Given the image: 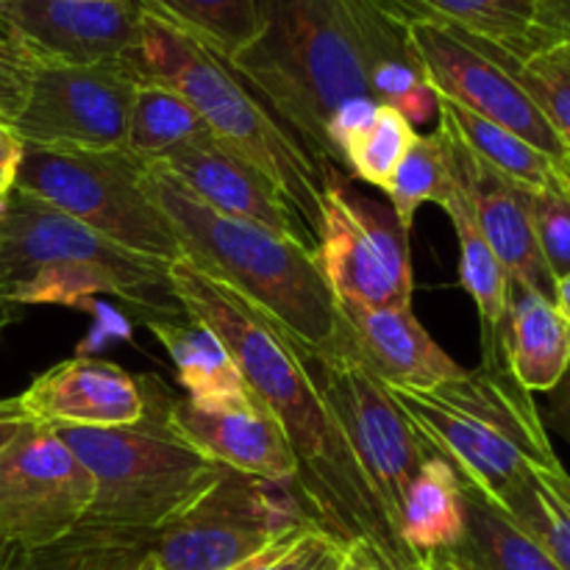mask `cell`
Here are the masks:
<instances>
[{
    "label": "cell",
    "instance_id": "1",
    "mask_svg": "<svg viewBox=\"0 0 570 570\" xmlns=\"http://www.w3.org/2000/svg\"><path fill=\"white\" fill-rule=\"evenodd\" d=\"M170 282L184 312L228 345L250 393L287 434L298 462L289 488L301 512L340 546L371 543L390 570H423L395 534L343 429L312 384L295 348V334L187 259L170 262Z\"/></svg>",
    "mask_w": 570,
    "mask_h": 570
},
{
    "label": "cell",
    "instance_id": "2",
    "mask_svg": "<svg viewBox=\"0 0 570 570\" xmlns=\"http://www.w3.org/2000/svg\"><path fill=\"white\" fill-rule=\"evenodd\" d=\"M259 37L228 67L328 170L334 117L356 100H376V72L412 56L404 20L384 0H259Z\"/></svg>",
    "mask_w": 570,
    "mask_h": 570
},
{
    "label": "cell",
    "instance_id": "3",
    "mask_svg": "<svg viewBox=\"0 0 570 570\" xmlns=\"http://www.w3.org/2000/svg\"><path fill=\"white\" fill-rule=\"evenodd\" d=\"M0 295L17 306L111 295L142 323L187 315L167 262L134 254L14 187L0 198Z\"/></svg>",
    "mask_w": 570,
    "mask_h": 570
},
{
    "label": "cell",
    "instance_id": "4",
    "mask_svg": "<svg viewBox=\"0 0 570 570\" xmlns=\"http://www.w3.org/2000/svg\"><path fill=\"white\" fill-rule=\"evenodd\" d=\"M142 187L170 223L181 259L237 289L301 343L326 345L332 340L337 328L334 295L309 245L212 209L154 161L145 165Z\"/></svg>",
    "mask_w": 570,
    "mask_h": 570
},
{
    "label": "cell",
    "instance_id": "5",
    "mask_svg": "<svg viewBox=\"0 0 570 570\" xmlns=\"http://www.w3.org/2000/svg\"><path fill=\"white\" fill-rule=\"evenodd\" d=\"M387 393L460 482L501 510L515 501L534 468L560 462L532 393L504 360L465 367L460 379L434 390Z\"/></svg>",
    "mask_w": 570,
    "mask_h": 570
},
{
    "label": "cell",
    "instance_id": "6",
    "mask_svg": "<svg viewBox=\"0 0 570 570\" xmlns=\"http://www.w3.org/2000/svg\"><path fill=\"white\" fill-rule=\"evenodd\" d=\"M131 67L139 81L161 83L181 95L223 148L265 173L315 243L326 170L284 131L228 61L142 9V33Z\"/></svg>",
    "mask_w": 570,
    "mask_h": 570
},
{
    "label": "cell",
    "instance_id": "7",
    "mask_svg": "<svg viewBox=\"0 0 570 570\" xmlns=\"http://www.w3.org/2000/svg\"><path fill=\"white\" fill-rule=\"evenodd\" d=\"M148 410L131 426L56 429L95 482L81 527L156 534L193 510L226 468L206 460L167 421L170 390L142 376Z\"/></svg>",
    "mask_w": 570,
    "mask_h": 570
},
{
    "label": "cell",
    "instance_id": "8",
    "mask_svg": "<svg viewBox=\"0 0 570 570\" xmlns=\"http://www.w3.org/2000/svg\"><path fill=\"white\" fill-rule=\"evenodd\" d=\"M145 161L128 148L78 150L22 145L14 189L45 200L111 243L150 256L181 259L170 223L142 187Z\"/></svg>",
    "mask_w": 570,
    "mask_h": 570
},
{
    "label": "cell",
    "instance_id": "9",
    "mask_svg": "<svg viewBox=\"0 0 570 570\" xmlns=\"http://www.w3.org/2000/svg\"><path fill=\"white\" fill-rule=\"evenodd\" d=\"M295 348L399 534L406 490L434 449L354 354L340 326L326 345H309L295 337Z\"/></svg>",
    "mask_w": 570,
    "mask_h": 570
},
{
    "label": "cell",
    "instance_id": "10",
    "mask_svg": "<svg viewBox=\"0 0 570 570\" xmlns=\"http://www.w3.org/2000/svg\"><path fill=\"white\" fill-rule=\"evenodd\" d=\"M317 271L337 301L362 306H412L410 232L393 206L362 195L337 167L323 181Z\"/></svg>",
    "mask_w": 570,
    "mask_h": 570
},
{
    "label": "cell",
    "instance_id": "11",
    "mask_svg": "<svg viewBox=\"0 0 570 570\" xmlns=\"http://www.w3.org/2000/svg\"><path fill=\"white\" fill-rule=\"evenodd\" d=\"M306 521L289 484L226 471L181 518L150 534L159 570H234Z\"/></svg>",
    "mask_w": 570,
    "mask_h": 570
},
{
    "label": "cell",
    "instance_id": "12",
    "mask_svg": "<svg viewBox=\"0 0 570 570\" xmlns=\"http://www.w3.org/2000/svg\"><path fill=\"white\" fill-rule=\"evenodd\" d=\"M95 499L92 473L45 423L22 421L0 449V540L28 551L81 529Z\"/></svg>",
    "mask_w": 570,
    "mask_h": 570
},
{
    "label": "cell",
    "instance_id": "13",
    "mask_svg": "<svg viewBox=\"0 0 570 570\" xmlns=\"http://www.w3.org/2000/svg\"><path fill=\"white\" fill-rule=\"evenodd\" d=\"M139 76L131 59L95 65L42 61L11 131L22 145L78 150H120Z\"/></svg>",
    "mask_w": 570,
    "mask_h": 570
},
{
    "label": "cell",
    "instance_id": "14",
    "mask_svg": "<svg viewBox=\"0 0 570 570\" xmlns=\"http://www.w3.org/2000/svg\"><path fill=\"white\" fill-rule=\"evenodd\" d=\"M404 28L417 67L434 95L527 139L570 181V150L507 70L499 50L440 22L404 20Z\"/></svg>",
    "mask_w": 570,
    "mask_h": 570
},
{
    "label": "cell",
    "instance_id": "15",
    "mask_svg": "<svg viewBox=\"0 0 570 570\" xmlns=\"http://www.w3.org/2000/svg\"><path fill=\"white\" fill-rule=\"evenodd\" d=\"M139 33L137 0H0V37L56 65L131 59Z\"/></svg>",
    "mask_w": 570,
    "mask_h": 570
},
{
    "label": "cell",
    "instance_id": "16",
    "mask_svg": "<svg viewBox=\"0 0 570 570\" xmlns=\"http://www.w3.org/2000/svg\"><path fill=\"white\" fill-rule=\"evenodd\" d=\"M17 399L28 421L50 429H120L148 410L142 379L98 356L48 367Z\"/></svg>",
    "mask_w": 570,
    "mask_h": 570
},
{
    "label": "cell",
    "instance_id": "17",
    "mask_svg": "<svg viewBox=\"0 0 570 570\" xmlns=\"http://www.w3.org/2000/svg\"><path fill=\"white\" fill-rule=\"evenodd\" d=\"M167 421L195 451L226 471L273 484L295 482L298 462L287 434L256 395L228 406H198L170 395Z\"/></svg>",
    "mask_w": 570,
    "mask_h": 570
},
{
    "label": "cell",
    "instance_id": "18",
    "mask_svg": "<svg viewBox=\"0 0 570 570\" xmlns=\"http://www.w3.org/2000/svg\"><path fill=\"white\" fill-rule=\"evenodd\" d=\"M337 326L367 371L387 387L434 390L465 373L412 315V306H362L334 298Z\"/></svg>",
    "mask_w": 570,
    "mask_h": 570
},
{
    "label": "cell",
    "instance_id": "19",
    "mask_svg": "<svg viewBox=\"0 0 570 570\" xmlns=\"http://www.w3.org/2000/svg\"><path fill=\"white\" fill-rule=\"evenodd\" d=\"M154 165L173 173L195 198L204 200L212 209L243 217V220H250L256 226H265L271 232L315 248L309 232L289 209L276 184L265 173L256 170L250 161L239 159L237 154L223 148L220 142L189 145V148L173 150L170 156L154 161Z\"/></svg>",
    "mask_w": 570,
    "mask_h": 570
},
{
    "label": "cell",
    "instance_id": "20",
    "mask_svg": "<svg viewBox=\"0 0 570 570\" xmlns=\"http://www.w3.org/2000/svg\"><path fill=\"white\" fill-rule=\"evenodd\" d=\"M440 131L449 137L456 176H460L462 187L468 189L479 228H482L484 239L493 248L495 259L501 262L510 282L554 301V276L540 256L523 187L479 161L445 128H440Z\"/></svg>",
    "mask_w": 570,
    "mask_h": 570
},
{
    "label": "cell",
    "instance_id": "21",
    "mask_svg": "<svg viewBox=\"0 0 570 570\" xmlns=\"http://www.w3.org/2000/svg\"><path fill=\"white\" fill-rule=\"evenodd\" d=\"M465 534V495L454 468L438 451L429 454L412 479L399 512V538L412 560L429 570L449 560Z\"/></svg>",
    "mask_w": 570,
    "mask_h": 570
},
{
    "label": "cell",
    "instance_id": "22",
    "mask_svg": "<svg viewBox=\"0 0 570 570\" xmlns=\"http://www.w3.org/2000/svg\"><path fill=\"white\" fill-rule=\"evenodd\" d=\"M504 356L512 376L529 393H551L560 384L570 367V323L554 301L512 284Z\"/></svg>",
    "mask_w": 570,
    "mask_h": 570
},
{
    "label": "cell",
    "instance_id": "23",
    "mask_svg": "<svg viewBox=\"0 0 570 570\" xmlns=\"http://www.w3.org/2000/svg\"><path fill=\"white\" fill-rule=\"evenodd\" d=\"M145 326L165 345L193 404L228 406L254 399L228 345L198 317H154Z\"/></svg>",
    "mask_w": 570,
    "mask_h": 570
},
{
    "label": "cell",
    "instance_id": "24",
    "mask_svg": "<svg viewBox=\"0 0 570 570\" xmlns=\"http://www.w3.org/2000/svg\"><path fill=\"white\" fill-rule=\"evenodd\" d=\"M440 206L449 215L456 234V243H460V282L479 309V323H482V362H507L504 328L507 312H510V276H507L501 262L495 259L493 248L484 239L476 215H473L468 189L462 187L460 176L454 178V187L440 200Z\"/></svg>",
    "mask_w": 570,
    "mask_h": 570
},
{
    "label": "cell",
    "instance_id": "25",
    "mask_svg": "<svg viewBox=\"0 0 570 570\" xmlns=\"http://www.w3.org/2000/svg\"><path fill=\"white\" fill-rule=\"evenodd\" d=\"M399 20L449 26L507 59H527L549 45L534 17V0H384Z\"/></svg>",
    "mask_w": 570,
    "mask_h": 570
},
{
    "label": "cell",
    "instance_id": "26",
    "mask_svg": "<svg viewBox=\"0 0 570 570\" xmlns=\"http://www.w3.org/2000/svg\"><path fill=\"white\" fill-rule=\"evenodd\" d=\"M465 495V534L449 560L460 570H562L549 551L523 532L501 507L473 493Z\"/></svg>",
    "mask_w": 570,
    "mask_h": 570
},
{
    "label": "cell",
    "instance_id": "27",
    "mask_svg": "<svg viewBox=\"0 0 570 570\" xmlns=\"http://www.w3.org/2000/svg\"><path fill=\"white\" fill-rule=\"evenodd\" d=\"M438 117L440 128L451 134L460 145H465L479 161L493 167L504 178L523 189H543L551 184H570L562 176L560 167L540 154L538 148L527 142V139L515 137L507 128L495 126V122L484 120V117L473 115V111L462 109L460 104L440 98L438 95Z\"/></svg>",
    "mask_w": 570,
    "mask_h": 570
},
{
    "label": "cell",
    "instance_id": "28",
    "mask_svg": "<svg viewBox=\"0 0 570 570\" xmlns=\"http://www.w3.org/2000/svg\"><path fill=\"white\" fill-rule=\"evenodd\" d=\"M209 142H217V139L212 137L204 117L181 95L161 83L139 81L131 117H128L126 145L137 159L150 165V161H161L165 156H170L173 150Z\"/></svg>",
    "mask_w": 570,
    "mask_h": 570
},
{
    "label": "cell",
    "instance_id": "29",
    "mask_svg": "<svg viewBox=\"0 0 570 570\" xmlns=\"http://www.w3.org/2000/svg\"><path fill=\"white\" fill-rule=\"evenodd\" d=\"M145 11L232 61L262 31L259 0H137Z\"/></svg>",
    "mask_w": 570,
    "mask_h": 570
},
{
    "label": "cell",
    "instance_id": "30",
    "mask_svg": "<svg viewBox=\"0 0 570 570\" xmlns=\"http://www.w3.org/2000/svg\"><path fill=\"white\" fill-rule=\"evenodd\" d=\"M507 515L532 534L562 570H570V476L557 462L534 468Z\"/></svg>",
    "mask_w": 570,
    "mask_h": 570
},
{
    "label": "cell",
    "instance_id": "31",
    "mask_svg": "<svg viewBox=\"0 0 570 570\" xmlns=\"http://www.w3.org/2000/svg\"><path fill=\"white\" fill-rule=\"evenodd\" d=\"M454 178L449 137L440 128L432 134H415L399 170L384 187L401 226L410 232L417 209L423 204H440L454 187Z\"/></svg>",
    "mask_w": 570,
    "mask_h": 570
},
{
    "label": "cell",
    "instance_id": "32",
    "mask_svg": "<svg viewBox=\"0 0 570 570\" xmlns=\"http://www.w3.org/2000/svg\"><path fill=\"white\" fill-rule=\"evenodd\" d=\"M415 126L393 106H379L343 154V173L348 178L384 189L415 139Z\"/></svg>",
    "mask_w": 570,
    "mask_h": 570
},
{
    "label": "cell",
    "instance_id": "33",
    "mask_svg": "<svg viewBox=\"0 0 570 570\" xmlns=\"http://www.w3.org/2000/svg\"><path fill=\"white\" fill-rule=\"evenodd\" d=\"M501 61L570 150V39H554L527 59Z\"/></svg>",
    "mask_w": 570,
    "mask_h": 570
},
{
    "label": "cell",
    "instance_id": "34",
    "mask_svg": "<svg viewBox=\"0 0 570 570\" xmlns=\"http://www.w3.org/2000/svg\"><path fill=\"white\" fill-rule=\"evenodd\" d=\"M523 195L540 256L557 282L570 273V184L523 189Z\"/></svg>",
    "mask_w": 570,
    "mask_h": 570
},
{
    "label": "cell",
    "instance_id": "35",
    "mask_svg": "<svg viewBox=\"0 0 570 570\" xmlns=\"http://www.w3.org/2000/svg\"><path fill=\"white\" fill-rule=\"evenodd\" d=\"M337 546V540L328 538L315 521L306 518L234 570H312Z\"/></svg>",
    "mask_w": 570,
    "mask_h": 570
},
{
    "label": "cell",
    "instance_id": "36",
    "mask_svg": "<svg viewBox=\"0 0 570 570\" xmlns=\"http://www.w3.org/2000/svg\"><path fill=\"white\" fill-rule=\"evenodd\" d=\"M42 59H37L31 50L22 48L14 39L0 37V120L9 126L26 104L28 87Z\"/></svg>",
    "mask_w": 570,
    "mask_h": 570
},
{
    "label": "cell",
    "instance_id": "37",
    "mask_svg": "<svg viewBox=\"0 0 570 570\" xmlns=\"http://www.w3.org/2000/svg\"><path fill=\"white\" fill-rule=\"evenodd\" d=\"M534 17L549 42L570 39V0H534Z\"/></svg>",
    "mask_w": 570,
    "mask_h": 570
},
{
    "label": "cell",
    "instance_id": "38",
    "mask_svg": "<svg viewBox=\"0 0 570 570\" xmlns=\"http://www.w3.org/2000/svg\"><path fill=\"white\" fill-rule=\"evenodd\" d=\"M22 159V142L6 120H0V198L14 187L17 167Z\"/></svg>",
    "mask_w": 570,
    "mask_h": 570
},
{
    "label": "cell",
    "instance_id": "39",
    "mask_svg": "<svg viewBox=\"0 0 570 570\" xmlns=\"http://www.w3.org/2000/svg\"><path fill=\"white\" fill-rule=\"evenodd\" d=\"M549 426L557 429V432H560L570 443V367L566 376L560 379V384L551 390Z\"/></svg>",
    "mask_w": 570,
    "mask_h": 570
},
{
    "label": "cell",
    "instance_id": "40",
    "mask_svg": "<svg viewBox=\"0 0 570 570\" xmlns=\"http://www.w3.org/2000/svg\"><path fill=\"white\" fill-rule=\"evenodd\" d=\"M345 568L348 570H390L379 557V551L373 549L365 540H356V543L345 546Z\"/></svg>",
    "mask_w": 570,
    "mask_h": 570
},
{
    "label": "cell",
    "instance_id": "41",
    "mask_svg": "<svg viewBox=\"0 0 570 570\" xmlns=\"http://www.w3.org/2000/svg\"><path fill=\"white\" fill-rule=\"evenodd\" d=\"M28 421L26 415H22V406H20V399H3L0 401V449H3L6 443L11 440V434L20 429V423Z\"/></svg>",
    "mask_w": 570,
    "mask_h": 570
},
{
    "label": "cell",
    "instance_id": "42",
    "mask_svg": "<svg viewBox=\"0 0 570 570\" xmlns=\"http://www.w3.org/2000/svg\"><path fill=\"white\" fill-rule=\"evenodd\" d=\"M0 570H33V551L0 540Z\"/></svg>",
    "mask_w": 570,
    "mask_h": 570
},
{
    "label": "cell",
    "instance_id": "43",
    "mask_svg": "<svg viewBox=\"0 0 570 570\" xmlns=\"http://www.w3.org/2000/svg\"><path fill=\"white\" fill-rule=\"evenodd\" d=\"M554 306L560 309V315L570 323V273L554 282Z\"/></svg>",
    "mask_w": 570,
    "mask_h": 570
},
{
    "label": "cell",
    "instance_id": "44",
    "mask_svg": "<svg viewBox=\"0 0 570 570\" xmlns=\"http://www.w3.org/2000/svg\"><path fill=\"white\" fill-rule=\"evenodd\" d=\"M20 309H22V306L11 304V301H6L3 295H0V332H6L11 323L20 321Z\"/></svg>",
    "mask_w": 570,
    "mask_h": 570
},
{
    "label": "cell",
    "instance_id": "45",
    "mask_svg": "<svg viewBox=\"0 0 570 570\" xmlns=\"http://www.w3.org/2000/svg\"><path fill=\"white\" fill-rule=\"evenodd\" d=\"M343 551H345V546H337V549H332L312 570H337L340 560H343Z\"/></svg>",
    "mask_w": 570,
    "mask_h": 570
},
{
    "label": "cell",
    "instance_id": "46",
    "mask_svg": "<svg viewBox=\"0 0 570 570\" xmlns=\"http://www.w3.org/2000/svg\"><path fill=\"white\" fill-rule=\"evenodd\" d=\"M137 570H159V568H156L154 557H150V551H148V554H145V560H142V562H139V566H137Z\"/></svg>",
    "mask_w": 570,
    "mask_h": 570
},
{
    "label": "cell",
    "instance_id": "47",
    "mask_svg": "<svg viewBox=\"0 0 570 570\" xmlns=\"http://www.w3.org/2000/svg\"><path fill=\"white\" fill-rule=\"evenodd\" d=\"M432 570H460V568H456L451 560H440V562H434Z\"/></svg>",
    "mask_w": 570,
    "mask_h": 570
},
{
    "label": "cell",
    "instance_id": "48",
    "mask_svg": "<svg viewBox=\"0 0 570 570\" xmlns=\"http://www.w3.org/2000/svg\"><path fill=\"white\" fill-rule=\"evenodd\" d=\"M337 570H348V568H345V551H343V560H340V566H337Z\"/></svg>",
    "mask_w": 570,
    "mask_h": 570
},
{
    "label": "cell",
    "instance_id": "49",
    "mask_svg": "<svg viewBox=\"0 0 570 570\" xmlns=\"http://www.w3.org/2000/svg\"><path fill=\"white\" fill-rule=\"evenodd\" d=\"M95 3H111V0H95Z\"/></svg>",
    "mask_w": 570,
    "mask_h": 570
}]
</instances>
